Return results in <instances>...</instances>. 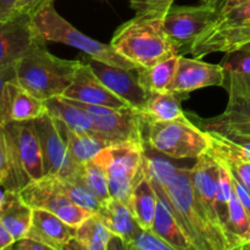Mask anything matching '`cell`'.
<instances>
[{
	"label": "cell",
	"instance_id": "cell-29",
	"mask_svg": "<svg viewBox=\"0 0 250 250\" xmlns=\"http://www.w3.org/2000/svg\"><path fill=\"white\" fill-rule=\"evenodd\" d=\"M151 231L167 242L173 250H194L181 225L161 199L158 200V208Z\"/></svg>",
	"mask_w": 250,
	"mask_h": 250
},
{
	"label": "cell",
	"instance_id": "cell-39",
	"mask_svg": "<svg viewBox=\"0 0 250 250\" xmlns=\"http://www.w3.org/2000/svg\"><path fill=\"white\" fill-rule=\"evenodd\" d=\"M54 0H20L16 5V14L22 15H32L36 14L39 9L45 6L49 2H53Z\"/></svg>",
	"mask_w": 250,
	"mask_h": 250
},
{
	"label": "cell",
	"instance_id": "cell-34",
	"mask_svg": "<svg viewBox=\"0 0 250 250\" xmlns=\"http://www.w3.org/2000/svg\"><path fill=\"white\" fill-rule=\"evenodd\" d=\"M217 161H219V178H217L216 210L220 225H221L225 234V227H226L227 220H229V200H231V195L233 193V185H232V176L229 165L220 158H217Z\"/></svg>",
	"mask_w": 250,
	"mask_h": 250
},
{
	"label": "cell",
	"instance_id": "cell-43",
	"mask_svg": "<svg viewBox=\"0 0 250 250\" xmlns=\"http://www.w3.org/2000/svg\"><path fill=\"white\" fill-rule=\"evenodd\" d=\"M20 0H0V20L14 17L16 14V5Z\"/></svg>",
	"mask_w": 250,
	"mask_h": 250
},
{
	"label": "cell",
	"instance_id": "cell-25",
	"mask_svg": "<svg viewBox=\"0 0 250 250\" xmlns=\"http://www.w3.org/2000/svg\"><path fill=\"white\" fill-rule=\"evenodd\" d=\"M186 95L183 93H176L172 90H160L153 92L148 95L141 114L146 122L168 121L185 115L181 103Z\"/></svg>",
	"mask_w": 250,
	"mask_h": 250
},
{
	"label": "cell",
	"instance_id": "cell-5",
	"mask_svg": "<svg viewBox=\"0 0 250 250\" xmlns=\"http://www.w3.org/2000/svg\"><path fill=\"white\" fill-rule=\"evenodd\" d=\"M31 19L36 34L45 42L66 44L83 51L94 60L117 67L137 70V66L120 55L111 44L100 43L75 28L56 11L53 2L39 9L36 14L32 15Z\"/></svg>",
	"mask_w": 250,
	"mask_h": 250
},
{
	"label": "cell",
	"instance_id": "cell-18",
	"mask_svg": "<svg viewBox=\"0 0 250 250\" xmlns=\"http://www.w3.org/2000/svg\"><path fill=\"white\" fill-rule=\"evenodd\" d=\"M46 114L44 100L34 97L21 87L16 80L6 83L0 106V124L11 121H31Z\"/></svg>",
	"mask_w": 250,
	"mask_h": 250
},
{
	"label": "cell",
	"instance_id": "cell-8",
	"mask_svg": "<svg viewBox=\"0 0 250 250\" xmlns=\"http://www.w3.org/2000/svg\"><path fill=\"white\" fill-rule=\"evenodd\" d=\"M72 102L88 112L100 138L107 144L116 146L129 143L146 148L144 129L146 127V121L141 111L133 107L116 109L84 104L75 100Z\"/></svg>",
	"mask_w": 250,
	"mask_h": 250
},
{
	"label": "cell",
	"instance_id": "cell-14",
	"mask_svg": "<svg viewBox=\"0 0 250 250\" xmlns=\"http://www.w3.org/2000/svg\"><path fill=\"white\" fill-rule=\"evenodd\" d=\"M88 63L100 82L114 94L125 100L133 109L138 111L143 109L150 93L146 92L139 83L137 70L117 67L94 59H90Z\"/></svg>",
	"mask_w": 250,
	"mask_h": 250
},
{
	"label": "cell",
	"instance_id": "cell-10",
	"mask_svg": "<svg viewBox=\"0 0 250 250\" xmlns=\"http://www.w3.org/2000/svg\"><path fill=\"white\" fill-rule=\"evenodd\" d=\"M20 197L32 209H44L67 222L71 226H80L93 212L71 202L59 187L58 178L43 176L31 181L19 192Z\"/></svg>",
	"mask_w": 250,
	"mask_h": 250
},
{
	"label": "cell",
	"instance_id": "cell-28",
	"mask_svg": "<svg viewBox=\"0 0 250 250\" xmlns=\"http://www.w3.org/2000/svg\"><path fill=\"white\" fill-rule=\"evenodd\" d=\"M225 238L229 250L246 249L247 246L250 244V219L234 190L229 200V220L225 227Z\"/></svg>",
	"mask_w": 250,
	"mask_h": 250
},
{
	"label": "cell",
	"instance_id": "cell-20",
	"mask_svg": "<svg viewBox=\"0 0 250 250\" xmlns=\"http://www.w3.org/2000/svg\"><path fill=\"white\" fill-rule=\"evenodd\" d=\"M95 215L112 234L122 239L124 246H126L141 229L129 205L116 198H110L106 202L102 203Z\"/></svg>",
	"mask_w": 250,
	"mask_h": 250
},
{
	"label": "cell",
	"instance_id": "cell-41",
	"mask_svg": "<svg viewBox=\"0 0 250 250\" xmlns=\"http://www.w3.org/2000/svg\"><path fill=\"white\" fill-rule=\"evenodd\" d=\"M10 249H16V250H51L50 247L46 244L42 243V242L36 241V239L31 238L28 236L22 237L21 239L15 242Z\"/></svg>",
	"mask_w": 250,
	"mask_h": 250
},
{
	"label": "cell",
	"instance_id": "cell-9",
	"mask_svg": "<svg viewBox=\"0 0 250 250\" xmlns=\"http://www.w3.org/2000/svg\"><path fill=\"white\" fill-rule=\"evenodd\" d=\"M144 151L146 148L137 144H116L106 146L95 156L106 172L111 198L128 204L132 188L143 168Z\"/></svg>",
	"mask_w": 250,
	"mask_h": 250
},
{
	"label": "cell",
	"instance_id": "cell-37",
	"mask_svg": "<svg viewBox=\"0 0 250 250\" xmlns=\"http://www.w3.org/2000/svg\"><path fill=\"white\" fill-rule=\"evenodd\" d=\"M225 163L250 192V163L247 161H225Z\"/></svg>",
	"mask_w": 250,
	"mask_h": 250
},
{
	"label": "cell",
	"instance_id": "cell-7",
	"mask_svg": "<svg viewBox=\"0 0 250 250\" xmlns=\"http://www.w3.org/2000/svg\"><path fill=\"white\" fill-rule=\"evenodd\" d=\"M250 43V0L220 15L211 26L187 49L194 58L229 53Z\"/></svg>",
	"mask_w": 250,
	"mask_h": 250
},
{
	"label": "cell",
	"instance_id": "cell-33",
	"mask_svg": "<svg viewBox=\"0 0 250 250\" xmlns=\"http://www.w3.org/2000/svg\"><path fill=\"white\" fill-rule=\"evenodd\" d=\"M58 183L61 192L71 202L84 208V209L89 210L93 214H95L98 211V209L100 208V205H102V202L82 182L80 175L75 178H71V180H61V178H58Z\"/></svg>",
	"mask_w": 250,
	"mask_h": 250
},
{
	"label": "cell",
	"instance_id": "cell-16",
	"mask_svg": "<svg viewBox=\"0 0 250 250\" xmlns=\"http://www.w3.org/2000/svg\"><path fill=\"white\" fill-rule=\"evenodd\" d=\"M61 97L89 105H100L116 109L131 107L125 100L114 94L100 82L88 62H82L78 67L72 83Z\"/></svg>",
	"mask_w": 250,
	"mask_h": 250
},
{
	"label": "cell",
	"instance_id": "cell-40",
	"mask_svg": "<svg viewBox=\"0 0 250 250\" xmlns=\"http://www.w3.org/2000/svg\"><path fill=\"white\" fill-rule=\"evenodd\" d=\"M7 175V148L4 125L0 124V186L2 187Z\"/></svg>",
	"mask_w": 250,
	"mask_h": 250
},
{
	"label": "cell",
	"instance_id": "cell-35",
	"mask_svg": "<svg viewBox=\"0 0 250 250\" xmlns=\"http://www.w3.org/2000/svg\"><path fill=\"white\" fill-rule=\"evenodd\" d=\"M125 249L129 250H173L172 247L164 241L151 229H141L131 241L125 246Z\"/></svg>",
	"mask_w": 250,
	"mask_h": 250
},
{
	"label": "cell",
	"instance_id": "cell-2",
	"mask_svg": "<svg viewBox=\"0 0 250 250\" xmlns=\"http://www.w3.org/2000/svg\"><path fill=\"white\" fill-rule=\"evenodd\" d=\"M46 42L37 36L26 53L15 63L16 82L41 100L61 97L70 87L78 67L77 60H65L53 55Z\"/></svg>",
	"mask_w": 250,
	"mask_h": 250
},
{
	"label": "cell",
	"instance_id": "cell-15",
	"mask_svg": "<svg viewBox=\"0 0 250 250\" xmlns=\"http://www.w3.org/2000/svg\"><path fill=\"white\" fill-rule=\"evenodd\" d=\"M226 80V71L221 65L204 62L199 59H188L180 55L176 73L168 90L188 94L189 92L207 87H222Z\"/></svg>",
	"mask_w": 250,
	"mask_h": 250
},
{
	"label": "cell",
	"instance_id": "cell-30",
	"mask_svg": "<svg viewBox=\"0 0 250 250\" xmlns=\"http://www.w3.org/2000/svg\"><path fill=\"white\" fill-rule=\"evenodd\" d=\"M180 55H173L149 67L137 68L138 81L148 93L166 90L170 87L176 73Z\"/></svg>",
	"mask_w": 250,
	"mask_h": 250
},
{
	"label": "cell",
	"instance_id": "cell-4",
	"mask_svg": "<svg viewBox=\"0 0 250 250\" xmlns=\"http://www.w3.org/2000/svg\"><path fill=\"white\" fill-rule=\"evenodd\" d=\"M7 148V175L2 188L20 192L31 181L44 176L43 154L33 120L4 125Z\"/></svg>",
	"mask_w": 250,
	"mask_h": 250
},
{
	"label": "cell",
	"instance_id": "cell-17",
	"mask_svg": "<svg viewBox=\"0 0 250 250\" xmlns=\"http://www.w3.org/2000/svg\"><path fill=\"white\" fill-rule=\"evenodd\" d=\"M36 37L28 15L17 14L0 20V68L14 66Z\"/></svg>",
	"mask_w": 250,
	"mask_h": 250
},
{
	"label": "cell",
	"instance_id": "cell-38",
	"mask_svg": "<svg viewBox=\"0 0 250 250\" xmlns=\"http://www.w3.org/2000/svg\"><path fill=\"white\" fill-rule=\"evenodd\" d=\"M231 176H232V185H233L234 193H236L237 198H238L242 207L244 208V210H246V212L248 214L250 219V192L247 189L246 186L241 182V180H239V178L237 177L232 171H231Z\"/></svg>",
	"mask_w": 250,
	"mask_h": 250
},
{
	"label": "cell",
	"instance_id": "cell-31",
	"mask_svg": "<svg viewBox=\"0 0 250 250\" xmlns=\"http://www.w3.org/2000/svg\"><path fill=\"white\" fill-rule=\"evenodd\" d=\"M250 122V97L248 98H229L226 110L220 116L214 119H198L194 122L200 128L212 125H231Z\"/></svg>",
	"mask_w": 250,
	"mask_h": 250
},
{
	"label": "cell",
	"instance_id": "cell-13",
	"mask_svg": "<svg viewBox=\"0 0 250 250\" xmlns=\"http://www.w3.org/2000/svg\"><path fill=\"white\" fill-rule=\"evenodd\" d=\"M190 178H192L194 195L203 212L207 216L208 222L215 231V233L225 242L227 247L226 238H225L224 231L220 225L216 210L219 161L211 151H208L207 154L198 158L194 167L190 168Z\"/></svg>",
	"mask_w": 250,
	"mask_h": 250
},
{
	"label": "cell",
	"instance_id": "cell-45",
	"mask_svg": "<svg viewBox=\"0 0 250 250\" xmlns=\"http://www.w3.org/2000/svg\"><path fill=\"white\" fill-rule=\"evenodd\" d=\"M15 243V239L9 229L4 226V224L0 220V250L10 249L12 244Z\"/></svg>",
	"mask_w": 250,
	"mask_h": 250
},
{
	"label": "cell",
	"instance_id": "cell-36",
	"mask_svg": "<svg viewBox=\"0 0 250 250\" xmlns=\"http://www.w3.org/2000/svg\"><path fill=\"white\" fill-rule=\"evenodd\" d=\"M175 0H129L136 16L164 17L171 9Z\"/></svg>",
	"mask_w": 250,
	"mask_h": 250
},
{
	"label": "cell",
	"instance_id": "cell-1",
	"mask_svg": "<svg viewBox=\"0 0 250 250\" xmlns=\"http://www.w3.org/2000/svg\"><path fill=\"white\" fill-rule=\"evenodd\" d=\"M144 166L159 199L165 203L182 227L194 250H227L225 242L215 233L194 195L190 170L178 168L167 160L148 156Z\"/></svg>",
	"mask_w": 250,
	"mask_h": 250
},
{
	"label": "cell",
	"instance_id": "cell-44",
	"mask_svg": "<svg viewBox=\"0 0 250 250\" xmlns=\"http://www.w3.org/2000/svg\"><path fill=\"white\" fill-rule=\"evenodd\" d=\"M247 1H249V0H216L214 6L216 7L217 14H219L220 16V15L226 14V12H229V10L234 9V7L239 6V5L244 4V2Z\"/></svg>",
	"mask_w": 250,
	"mask_h": 250
},
{
	"label": "cell",
	"instance_id": "cell-12",
	"mask_svg": "<svg viewBox=\"0 0 250 250\" xmlns=\"http://www.w3.org/2000/svg\"><path fill=\"white\" fill-rule=\"evenodd\" d=\"M219 14L214 5L203 2L199 6H171L163 17V28L168 38L181 49L189 48Z\"/></svg>",
	"mask_w": 250,
	"mask_h": 250
},
{
	"label": "cell",
	"instance_id": "cell-11",
	"mask_svg": "<svg viewBox=\"0 0 250 250\" xmlns=\"http://www.w3.org/2000/svg\"><path fill=\"white\" fill-rule=\"evenodd\" d=\"M43 154L44 176L71 180L80 175L81 166L73 160L67 144L61 136L56 122L50 115H42L33 120Z\"/></svg>",
	"mask_w": 250,
	"mask_h": 250
},
{
	"label": "cell",
	"instance_id": "cell-3",
	"mask_svg": "<svg viewBox=\"0 0 250 250\" xmlns=\"http://www.w3.org/2000/svg\"><path fill=\"white\" fill-rule=\"evenodd\" d=\"M110 44L137 68L149 67L181 51L164 31L163 17L134 16L115 31Z\"/></svg>",
	"mask_w": 250,
	"mask_h": 250
},
{
	"label": "cell",
	"instance_id": "cell-24",
	"mask_svg": "<svg viewBox=\"0 0 250 250\" xmlns=\"http://www.w3.org/2000/svg\"><path fill=\"white\" fill-rule=\"evenodd\" d=\"M33 209L23 202L19 192L6 190L4 205L0 210V220L9 229L15 242L28 233L32 225Z\"/></svg>",
	"mask_w": 250,
	"mask_h": 250
},
{
	"label": "cell",
	"instance_id": "cell-27",
	"mask_svg": "<svg viewBox=\"0 0 250 250\" xmlns=\"http://www.w3.org/2000/svg\"><path fill=\"white\" fill-rule=\"evenodd\" d=\"M55 120L56 126H58L61 136L65 139L66 144H67L71 156L80 165H83L87 161L94 159L103 149L110 146L106 142L102 141V139L97 138V137L89 136V134L77 133V132L68 128L65 124H62L59 120Z\"/></svg>",
	"mask_w": 250,
	"mask_h": 250
},
{
	"label": "cell",
	"instance_id": "cell-19",
	"mask_svg": "<svg viewBox=\"0 0 250 250\" xmlns=\"http://www.w3.org/2000/svg\"><path fill=\"white\" fill-rule=\"evenodd\" d=\"M76 229L48 210L33 209L31 229L26 236L46 244L51 250H62L75 238Z\"/></svg>",
	"mask_w": 250,
	"mask_h": 250
},
{
	"label": "cell",
	"instance_id": "cell-23",
	"mask_svg": "<svg viewBox=\"0 0 250 250\" xmlns=\"http://www.w3.org/2000/svg\"><path fill=\"white\" fill-rule=\"evenodd\" d=\"M45 105L46 112L51 117L65 124L72 131L102 139L93 125L92 117L82 107L76 105L72 100L63 97H54L45 100Z\"/></svg>",
	"mask_w": 250,
	"mask_h": 250
},
{
	"label": "cell",
	"instance_id": "cell-32",
	"mask_svg": "<svg viewBox=\"0 0 250 250\" xmlns=\"http://www.w3.org/2000/svg\"><path fill=\"white\" fill-rule=\"evenodd\" d=\"M80 176L82 182L100 202L104 203L111 198L106 172L95 159H92L81 166Z\"/></svg>",
	"mask_w": 250,
	"mask_h": 250
},
{
	"label": "cell",
	"instance_id": "cell-21",
	"mask_svg": "<svg viewBox=\"0 0 250 250\" xmlns=\"http://www.w3.org/2000/svg\"><path fill=\"white\" fill-rule=\"evenodd\" d=\"M158 200V194H156L153 183L146 173V166L143 165V168L132 188L128 203L134 219L141 229H153Z\"/></svg>",
	"mask_w": 250,
	"mask_h": 250
},
{
	"label": "cell",
	"instance_id": "cell-22",
	"mask_svg": "<svg viewBox=\"0 0 250 250\" xmlns=\"http://www.w3.org/2000/svg\"><path fill=\"white\" fill-rule=\"evenodd\" d=\"M220 65L229 77V98L250 97V43L226 53Z\"/></svg>",
	"mask_w": 250,
	"mask_h": 250
},
{
	"label": "cell",
	"instance_id": "cell-46",
	"mask_svg": "<svg viewBox=\"0 0 250 250\" xmlns=\"http://www.w3.org/2000/svg\"><path fill=\"white\" fill-rule=\"evenodd\" d=\"M5 197H6V190L0 186V210H1L2 205H4L5 202Z\"/></svg>",
	"mask_w": 250,
	"mask_h": 250
},
{
	"label": "cell",
	"instance_id": "cell-42",
	"mask_svg": "<svg viewBox=\"0 0 250 250\" xmlns=\"http://www.w3.org/2000/svg\"><path fill=\"white\" fill-rule=\"evenodd\" d=\"M14 80H16V75H15V65L0 68V106H1L5 85H6L7 82Z\"/></svg>",
	"mask_w": 250,
	"mask_h": 250
},
{
	"label": "cell",
	"instance_id": "cell-47",
	"mask_svg": "<svg viewBox=\"0 0 250 250\" xmlns=\"http://www.w3.org/2000/svg\"><path fill=\"white\" fill-rule=\"evenodd\" d=\"M203 2H205V4H211V5H214L215 2H216V0H202Z\"/></svg>",
	"mask_w": 250,
	"mask_h": 250
},
{
	"label": "cell",
	"instance_id": "cell-26",
	"mask_svg": "<svg viewBox=\"0 0 250 250\" xmlns=\"http://www.w3.org/2000/svg\"><path fill=\"white\" fill-rule=\"evenodd\" d=\"M114 234L100 221L95 214L90 215L76 229L75 238L67 244L66 249L106 250L109 249Z\"/></svg>",
	"mask_w": 250,
	"mask_h": 250
},
{
	"label": "cell",
	"instance_id": "cell-48",
	"mask_svg": "<svg viewBox=\"0 0 250 250\" xmlns=\"http://www.w3.org/2000/svg\"><path fill=\"white\" fill-rule=\"evenodd\" d=\"M246 249H250V244H249V246H247Z\"/></svg>",
	"mask_w": 250,
	"mask_h": 250
},
{
	"label": "cell",
	"instance_id": "cell-6",
	"mask_svg": "<svg viewBox=\"0 0 250 250\" xmlns=\"http://www.w3.org/2000/svg\"><path fill=\"white\" fill-rule=\"evenodd\" d=\"M146 144L172 159H198L211 149L209 134L186 115L168 121L146 122Z\"/></svg>",
	"mask_w": 250,
	"mask_h": 250
}]
</instances>
